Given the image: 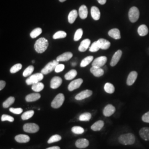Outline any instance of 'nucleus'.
<instances>
[{
	"instance_id": "1",
	"label": "nucleus",
	"mask_w": 149,
	"mask_h": 149,
	"mask_svg": "<svg viewBox=\"0 0 149 149\" xmlns=\"http://www.w3.org/2000/svg\"><path fill=\"white\" fill-rule=\"evenodd\" d=\"M49 45L48 40L44 38L38 39L34 44V49L38 53L42 54L47 49Z\"/></svg>"
},
{
	"instance_id": "2",
	"label": "nucleus",
	"mask_w": 149,
	"mask_h": 149,
	"mask_svg": "<svg viewBox=\"0 0 149 149\" xmlns=\"http://www.w3.org/2000/svg\"><path fill=\"white\" fill-rule=\"evenodd\" d=\"M118 141L120 144L124 145H133L135 142V136L133 134H124L119 137Z\"/></svg>"
},
{
	"instance_id": "3",
	"label": "nucleus",
	"mask_w": 149,
	"mask_h": 149,
	"mask_svg": "<svg viewBox=\"0 0 149 149\" xmlns=\"http://www.w3.org/2000/svg\"><path fill=\"white\" fill-rule=\"evenodd\" d=\"M44 78V74L41 73H37L33 74L27 79L26 82L28 85H31L38 82H39L40 81L43 80Z\"/></svg>"
},
{
	"instance_id": "4",
	"label": "nucleus",
	"mask_w": 149,
	"mask_h": 149,
	"mask_svg": "<svg viewBox=\"0 0 149 149\" xmlns=\"http://www.w3.org/2000/svg\"><path fill=\"white\" fill-rule=\"evenodd\" d=\"M59 64V61L56 60H54L53 61L45 65V66L42 70L41 72L43 74H47L50 72H52L55 69V68Z\"/></svg>"
},
{
	"instance_id": "5",
	"label": "nucleus",
	"mask_w": 149,
	"mask_h": 149,
	"mask_svg": "<svg viewBox=\"0 0 149 149\" xmlns=\"http://www.w3.org/2000/svg\"><path fill=\"white\" fill-rule=\"evenodd\" d=\"M140 12L136 7H132L129 11V19L132 23H135L138 20Z\"/></svg>"
},
{
	"instance_id": "6",
	"label": "nucleus",
	"mask_w": 149,
	"mask_h": 149,
	"mask_svg": "<svg viewBox=\"0 0 149 149\" xmlns=\"http://www.w3.org/2000/svg\"><path fill=\"white\" fill-rule=\"evenodd\" d=\"M65 101V96L63 93H59L56 96L51 103V106L53 108H59L61 106Z\"/></svg>"
},
{
	"instance_id": "7",
	"label": "nucleus",
	"mask_w": 149,
	"mask_h": 149,
	"mask_svg": "<svg viewBox=\"0 0 149 149\" xmlns=\"http://www.w3.org/2000/svg\"><path fill=\"white\" fill-rule=\"evenodd\" d=\"M39 130V126L35 123H26L23 126V130L29 133H36Z\"/></svg>"
},
{
	"instance_id": "8",
	"label": "nucleus",
	"mask_w": 149,
	"mask_h": 149,
	"mask_svg": "<svg viewBox=\"0 0 149 149\" xmlns=\"http://www.w3.org/2000/svg\"><path fill=\"white\" fill-rule=\"evenodd\" d=\"M107 61V58L106 56H102L96 58L92 63V66H95L98 68H101L102 66H104Z\"/></svg>"
},
{
	"instance_id": "9",
	"label": "nucleus",
	"mask_w": 149,
	"mask_h": 149,
	"mask_svg": "<svg viewBox=\"0 0 149 149\" xmlns=\"http://www.w3.org/2000/svg\"><path fill=\"white\" fill-rule=\"evenodd\" d=\"M82 83L83 80L82 79H78L74 80L72 82H71L68 86V90L70 91H72L76 89H77L80 87Z\"/></svg>"
},
{
	"instance_id": "10",
	"label": "nucleus",
	"mask_w": 149,
	"mask_h": 149,
	"mask_svg": "<svg viewBox=\"0 0 149 149\" xmlns=\"http://www.w3.org/2000/svg\"><path fill=\"white\" fill-rule=\"evenodd\" d=\"M92 95V91L86 90L83 91L81 92L79 94H77L76 96H75V99L78 101L83 100L85 98L90 97Z\"/></svg>"
},
{
	"instance_id": "11",
	"label": "nucleus",
	"mask_w": 149,
	"mask_h": 149,
	"mask_svg": "<svg viewBox=\"0 0 149 149\" xmlns=\"http://www.w3.org/2000/svg\"><path fill=\"white\" fill-rule=\"evenodd\" d=\"M116 112V108L112 104H108L104 107L103 113L105 117H110Z\"/></svg>"
},
{
	"instance_id": "12",
	"label": "nucleus",
	"mask_w": 149,
	"mask_h": 149,
	"mask_svg": "<svg viewBox=\"0 0 149 149\" xmlns=\"http://www.w3.org/2000/svg\"><path fill=\"white\" fill-rule=\"evenodd\" d=\"M122 55V50H118V51H117L112 57V59L111 60V63H110L111 66H116L118 64V63L119 62V60L121 58Z\"/></svg>"
},
{
	"instance_id": "13",
	"label": "nucleus",
	"mask_w": 149,
	"mask_h": 149,
	"mask_svg": "<svg viewBox=\"0 0 149 149\" xmlns=\"http://www.w3.org/2000/svg\"><path fill=\"white\" fill-rule=\"evenodd\" d=\"M63 82V80L61 77L58 76H55L50 81V87L53 89H56L59 87Z\"/></svg>"
},
{
	"instance_id": "14",
	"label": "nucleus",
	"mask_w": 149,
	"mask_h": 149,
	"mask_svg": "<svg viewBox=\"0 0 149 149\" xmlns=\"http://www.w3.org/2000/svg\"><path fill=\"white\" fill-rule=\"evenodd\" d=\"M138 73L136 71H132L129 74L127 80V84L128 86H132L133 85L134 82L137 79Z\"/></svg>"
},
{
	"instance_id": "15",
	"label": "nucleus",
	"mask_w": 149,
	"mask_h": 149,
	"mask_svg": "<svg viewBox=\"0 0 149 149\" xmlns=\"http://www.w3.org/2000/svg\"><path fill=\"white\" fill-rule=\"evenodd\" d=\"M75 145L79 149H84L89 145V141L86 139H80L76 141Z\"/></svg>"
},
{
	"instance_id": "16",
	"label": "nucleus",
	"mask_w": 149,
	"mask_h": 149,
	"mask_svg": "<svg viewBox=\"0 0 149 149\" xmlns=\"http://www.w3.org/2000/svg\"><path fill=\"white\" fill-rule=\"evenodd\" d=\"M91 14L93 19L95 21H98L100 19L101 12L98 7L96 6L92 7L91 9Z\"/></svg>"
},
{
	"instance_id": "17",
	"label": "nucleus",
	"mask_w": 149,
	"mask_h": 149,
	"mask_svg": "<svg viewBox=\"0 0 149 149\" xmlns=\"http://www.w3.org/2000/svg\"><path fill=\"white\" fill-rule=\"evenodd\" d=\"M91 40L89 39H86L81 42L79 47V50L81 52H84L90 47Z\"/></svg>"
},
{
	"instance_id": "18",
	"label": "nucleus",
	"mask_w": 149,
	"mask_h": 149,
	"mask_svg": "<svg viewBox=\"0 0 149 149\" xmlns=\"http://www.w3.org/2000/svg\"><path fill=\"white\" fill-rule=\"evenodd\" d=\"M140 136L145 141H149V128L144 127L139 131Z\"/></svg>"
},
{
	"instance_id": "19",
	"label": "nucleus",
	"mask_w": 149,
	"mask_h": 149,
	"mask_svg": "<svg viewBox=\"0 0 149 149\" xmlns=\"http://www.w3.org/2000/svg\"><path fill=\"white\" fill-rule=\"evenodd\" d=\"M97 42L100 46V48L102 50H107L109 49L111 46V43L108 40L103 38L98 39Z\"/></svg>"
},
{
	"instance_id": "20",
	"label": "nucleus",
	"mask_w": 149,
	"mask_h": 149,
	"mask_svg": "<svg viewBox=\"0 0 149 149\" xmlns=\"http://www.w3.org/2000/svg\"><path fill=\"white\" fill-rule=\"evenodd\" d=\"M73 56V54L71 52H66L58 56L56 58V60L58 61H66L69 60Z\"/></svg>"
},
{
	"instance_id": "21",
	"label": "nucleus",
	"mask_w": 149,
	"mask_h": 149,
	"mask_svg": "<svg viewBox=\"0 0 149 149\" xmlns=\"http://www.w3.org/2000/svg\"><path fill=\"white\" fill-rule=\"evenodd\" d=\"M91 72L95 77H99L104 74V70L101 68L92 66L90 69Z\"/></svg>"
},
{
	"instance_id": "22",
	"label": "nucleus",
	"mask_w": 149,
	"mask_h": 149,
	"mask_svg": "<svg viewBox=\"0 0 149 149\" xmlns=\"http://www.w3.org/2000/svg\"><path fill=\"white\" fill-rule=\"evenodd\" d=\"M15 140L16 141L19 143H26L30 141V138L27 135L19 134L15 136Z\"/></svg>"
},
{
	"instance_id": "23",
	"label": "nucleus",
	"mask_w": 149,
	"mask_h": 149,
	"mask_svg": "<svg viewBox=\"0 0 149 149\" xmlns=\"http://www.w3.org/2000/svg\"><path fill=\"white\" fill-rule=\"evenodd\" d=\"M108 35L115 39H120L121 38L120 32L117 28H113L108 32Z\"/></svg>"
},
{
	"instance_id": "24",
	"label": "nucleus",
	"mask_w": 149,
	"mask_h": 149,
	"mask_svg": "<svg viewBox=\"0 0 149 149\" xmlns=\"http://www.w3.org/2000/svg\"><path fill=\"white\" fill-rule=\"evenodd\" d=\"M40 95L39 93H31L29 95H28L26 97V101L28 102H31L36 101L40 99Z\"/></svg>"
},
{
	"instance_id": "25",
	"label": "nucleus",
	"mask_w": 149,
	"mask_h": 149,
	"mask_svg": "<svg viewBox=\"0 0 149 149\" xmlns=\"http://www.w3.org/2000/svg\"><path fill=\"white\" fill-rule=\"evenodd\" d=\"M79 16L82 19H85L88 16V10L85 5H82L80 6L79 8Z\"/></svg>"
},
{
	"instance_id": "26",
	"label": "nucleus",
	"mask_w": 149,
	"mask_h": 149,
	"mask_svg": "<svg viewBox=\"0 0 149 149\" xmlns=\"http://www.w3.org/2000/svg\"><path fill=\"white\" fill-rule=\"evenodd\" d=\"M104 123L103 120H98L96 123H95L91 126V129L95 132L100 131L104 127Z\"/></svg>"
},
{
	"instance_id": "27",
	"label": "nucleus",
	"mask_w": 149,
	"mask_h": 149,
	"mask_svg": "<svg viewBox=\"0 0 149 149\" xmlns=\"http://www.w3.org/2000/svg\"><path fill=\"white\" fill-rule=\"evenodd\" d=\"M138 32L139 36L141 37H144L148 34L149 29L146 25L142 24L139 27Z\"/></svg>"
},
{
	"instance_id": "28",
	"label": "nucleus",
	"mask_w": 149,
	"mask_h": 149,
	"mask_svg": "<svg viewBox=\"0 0 149 149\" xmlns=\"http://www.w3.org/2000/svg\"><path fill=\"white\" fill-rule=\"evenodd\" d=\"M77 16V12L75 10H74L70 12L68 16V21L70 24H72L74 23Z\"/></svg>"
},
{
	"instance_id": "29",
	"label": "nucleus",
	"mask_w": 149,
	"mask_h": 149,
	"mask_svg": "<svg viewBox=\"0 0 149 149\" xmlns=\"http://www.w3.org/2000/svg\"><path fill=\"white\" fill-rule=\"evenodd\" d=\"M77 72L75 70H71L65 75V79L66 80H72L76 76Z\"/></svg>"
},
{
	"instance_id": "30",
	"label": "nucleus",
	"mask_w": 149,
	"mask_h": 149,
	"mask_svg": "<svg viewBox=\"0 0 149 149\" xmlns=\"http://www.w3.org/2000/svg\"><path fill=\"white\" fill-rule=\"evenodd\" d=\"M93 60V56H88L86 57L85 59H84L82 60L81 64H80L81 67H82V68L86 67V66H87L88 65L90 64Z\"/></svg>"
},
{
	"instance_id": "31",
	"label": "nucleus",
	"mask_w": 149,
	"mask_h": 149,
	"mask_svg": "<svg viewBox=\"0 0 149 149\" xmlns=\"http://www.w3.org/2000/svg\"><path fill=\"white\" fill-rule=\"evenodd\" d=\"M104 89L107 93H109V94L113 93L115 91L114 86H113V85H112V84L109 83V82H107L105 84V85L104 86Z\"/></svg>"
},
{
	"instance_id": "32",
	"label": "nucleus",
	"mask_w": 149,
	"mask_h": 149,
	"mask_svg": "<svg viewBox=\"0 0 149 149\" xmlns=\"http://www.w3.org/2000/svg\"><path fill=\"white\" fill-rule=\"evenodd\" d=\"M44 87V85L43 83L39 82H38V83L32 85V90H33L35 92H39L43 90Z\"/></svg>"
},
{
	"instance_id": "33",
	"label": "nucleus",
	"mask_w": 149,
	"mask_h": 149,
	"mask_svg": "<svg viewBox=\"0 0 149 149\" xmlns=\"http://www.w3.org/2000/svg\"><path fill=\"white\" fill-rule=\"evenodd\" d=\"M15 101V98L13 97H10L9 98H8L3 103V107L5 108H8L9 107L12 105Z\"/></svg>"
},
{
	"instance_id": "34",
	"label": "nucleus",
	"mask_w": 149,
	"mask_h": 149,
	"mask_svg": "<svg viewBox=\"0 0 149 149\" xmlns=\"http://www.w3.org/2000/svg\"><path fill=\"white\" fill-rule=\"evenodd\" d=\"M91 117L92 116L90 113H85L80 115L79 120L82 122H88L90 120Z\"/></svg>"
},
{
	"instance_id": "35",
	"label": "nucleus",
	"mask_w": 149,
	"mask_h": 149,
	"mask_svg": "<svg viewBox=\"0 0 149 149\" xmlns=\"http://www.w3.org/2000/svg\"><path fill=\"white\" fill-rule=\"evenodd\" d=\"M34 114V112L33 110H31L29 111L24 112L22 115L21 118L22 120H28L32 118Z\"/></svg>"
},
{
	"instance_id": "36",
	"label": "nucleus",
	"mask_w": 149,
	"mask_h": 149,
	"mask_svg": "<svg viewBox=\"0 0 149 149\" xmlns=\"http://www.w3.org/2000/svg\"><path fill=\"white\" fill-rule=\"evenodd\" d=\"M42 33V29L40 28H37L34 29L33 31H32L30 34V36L32 38H36L39 35H40Z\"/></svg>"
},
{
	"instance_id": "37",
	"label": "nucleus",
	"mask_w": 149,
	"mask_h": 149,
	"mask_svg": "<svg viewBox=\"0 0 149 149\" xmlns=\"http://www.w3.org/2000/svg\"><path fill=\"white\" fill-rule=\"evenodd\" d=\"M34 68L33 66H32V65L29 66L24 71V72L23 73V76L24 77H28V76H30L34 71Z\"/></svg>"
},
{
	"instance_id": "38",
	"label": "nucleus",
	"mask_w": 149,
	"mask_h": 149,
	"mask_svg": "<svg viewBox=\"0 0 149 149\" xmlns=\"http://www.w3.org/2000/svg\"><path fill=\"white\" fill-rule=\"evenodd\" d=\"M66 36L67 34L66 32L64 31H58L54 34L53 38L54 39H57L60 38H64L66 37Z\"/></svg>"
},
{
	"instance_id": "39",
	"label": "nucleus",
	"mask_w": 149,
	"mask_h": 149,
	"mask_svg": "<svg viewBox=\"0 0 149 149\" xmlns=\"http://www.w3.org/2000/svg\"><path fill=\"white\" fill-rule=\"evenodd\" d=\"M83 35V31L82 29H78L74 33V41L77 42L79 41L80 39L82 37Z\"/></svg>"
},
{
	"instance_id": "40",
	"label": "nucleus",
	"mask_w": 149,
	"mask_h": 149,
	"mask_svg": "<svg viewBox=\"0 0 149 149\" xmlns=\"http://www.w3.org/2000/svg\"><path fill=\"white\" fill-rule=\"evenodd\" d=\"M61 140V136H60L59 135H54L48 140V144H52L53 143L59 141Z\"/></svg>"
},
{
	"instance_id": "41",
	"label": "nucleus",
	"mask_w": 149,
	"mask_h": 149,
	"mask_svg": "<svg viewBox=\"0 0 149 149\" xmlns=\"http://www.w3.org/2000/svg\"><path fill=\"white\" fill-rule=\"evenodd\" d=\"M22 65L21 64H17L13 65L10 69V72L12 74H15L21 70Z\"/></svg>"
},
{
	"instance_id": "42",
	"label": "nucleus",
	"mask_w": 149,
	"mask_h": 149,
	"mask_svg": "<svg viewBox=\"0 0 149 149\" xmlns=\"http://www.w3.org/2000/svg\"><path fill=\"white\" fill-rule=\"evenodd\" d=\"M72 132L76 134H82L84 133V129L81 127H74L71 129Z\"/></svg>"
},
{
	"instance_id": "43",
	"label": "nucleus",
	"mask_w": 149,
	"mask_h": 149,
	"mask_svg": "<svg viewBox=\"0 0 149 149\" xmlns=\"http://www.w3.org/2000/svg\"><path fill=\"white\" fill-rule=\"evenodd\" d=\"M100 46L97 41V42H95L94 43H92L91 46L90 47L89 50L91 52H96L100 50Z\"/></svg>"
},
{
	"instance_id": "44",
	"label": "nucleus",
	"mask_w": 149,
	"mask_h": 149,
	"mask_svg": "<svg viewBox=\"0 0 149 149\" xmlns=\"http://www.w3.org/2000/svg\"><path fill=\"white\" fill-rule=\"evenodd\" d=\"M14 118L11 117L10 116L3 114L1 117V121L5 122V121H8L10 122H13L14 121Z\"/></svg>"
},
{
	"instance_id": "45",
	"label": "nucleus",
	"mask_w": 149,
	"mask_h": 149,
	"mask_svg": "<svg viewBox=\"0 0 149 149\" xmlns=\"http://www.w3.org/2000/svg\"><path fill=\"white\" fill-rule=\"evenodd\" d=\"M10 111L11 113H13V114H21L23 112V109L21 108H11L10 109Z\"/></svg>"
},
{
	"instance_id": "46",
	"label": "nucleus",
	"mask_w": 149,
	"mask_h": 149,
	"mask_svg": "<svg viewBox=\"0 0 149 149\" xmlns=\"http://www.w3.org/2000/svg\"><path fill=\"white\" fill-rule=\"evenodd\" d=\"M65 69V65L63 64H58L56 67L55 68V69L54 70L57 73H59L60 72H62Z\"/></svg>"
},
{
	"instance_id": "47",
	"label": "nucleus",
	"mask_w": 149,
	"mask_h": 149,
	"mask_svg": "<svg viewBox=\"0 0 149 149\" xmlns=\"http://www.w3.org/2000/svg\"><path fill=\"white\" fill-rule=\"evenodd\" d=\"M142 120L144 122L149 123V111L145 113L142 116Z\"/></svg>"
},
{
	"instance_id": "48",
	"label": "nucleus",
	"mask_w": 149,
	"mask_h": 149,
	"mask_svg": "<svg viewBox=\"0 0 149 149\" xmlns=\"http://www.w3.org/2000/svg\"><path fill=\"white\" fill-rule=\"evenodd\" d=\"M6 86V82L5 81H2V80H1L0 81V90H2L4 87H5Z\"/></svg>"
},
{
	"instance_id": "49",
	"label": "nucleus",
	"mask_w": 149,
	"mask_h": 149,
	"mask_svg": "<svg viewBox=\"0 0 149 149\" xmlns=\"http://www.w3.org/2000/svg\"><path fill=\"white\" fill-rule=\"evenodd\" d=\"M97 1L98 2V3L100 4L103 5H104L106 3L107 0H97Z\"/></svg>"
},
{
	"instance_id": "50",
	"label": "nucleus",
	"mask_w": 149,
	"mask_h": 149,
	"mask_svg": "<svg viewBox=\"0 0 149 149\" xmlns=\"http://www.w3.org/2000/svg\"><path fill=\"white\" fill-rule=\"evenodd\" d=\"M47 149H60V147L59 146H53V147H50V148H48Z\"/></svg>"
},
{
	"instance_id": "51",
	"label": "nucleus",
	"mask_w": 149,
	"mask_h": 149,
	"mask_svg": "<svg viewBox=\"0 0 149 149\" xmlns=\"http://www.w3.org/2000/svg\"><path fill=\"white\" fill-rule=\"evenodd\" d=\"M60 1V2H65V1H66V0H59Z\"/></svg>"
},
{
	"instance_id": "52",
	"label": "nucleus",
	"mask_w": 149,
	"mask_h": 149,
	"mask_svg": "<svg viewBox=\"0 0 149 149\" xmlns=\"http://www.w3.org/2000/svg\"><path fill=\"white\" fill-rule=\"evenodd\" d=\"M76 65V63H72V66H75Z\"/></svg>"
},
{
	"instance_id": "53",
	"label": "nucleus",
	"mask_w": 149,
	"mask_h": 149,
	"mask_svg": "<svg viewBox=\"0 0 149 149\" xmlns=\"http://www.w3.org/2000/svg\"><path fill=\"white\" fill-rule=\"evenodd\" d=\"M34 62H35V61H34V60H33V61H32V63H34Z\"/></svg>"
},
{
	"instance_id": "54",
	"label": "nucleus",
	"mask_w": 149,
	"mask_h": 149,
	"mask_svg": "<svg viewBox=\"0 0 149 149\" xmlns=\"http://www.w3.org/2000/svg\"></svg>"
}]
</instances>
